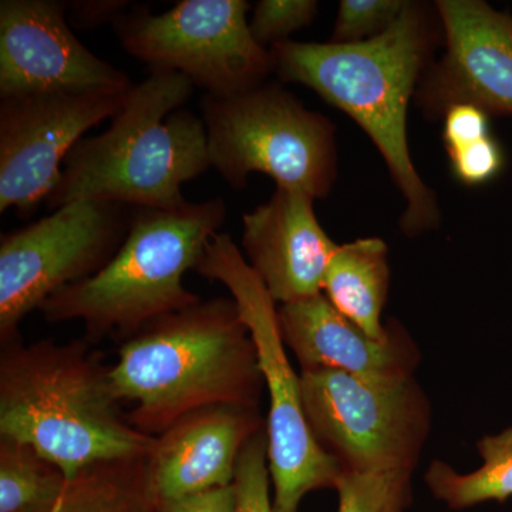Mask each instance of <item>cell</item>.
Returning <instances> with one entry per match:
<instances>
[{
	"label": "cell",
	"mask_w": 512,
	"mask_h": 512,
	"mask_svg": "<svg viewBox=\"0 0 512 512\" xmlns=\"http://www.w3.org/2000/svg\"><path fill=\"white\" fill-rule=\"evenodd\" d=\"M316 0H261L252 8L249 29L265 49L288 42L289 36L308 28L318 16Z\"/></svg>",
	"instance_id": "obj_23"
},
{
	"label": "cell",
	"mask_w": 512,
	"mask_h": 512,
	"mask_svg": "<svg viewBox=\"0 0 512 512\" xmlns=\"http://www.w3.org/2000/svg\"><path fill=\"white\" fill-rule=\"evenodd\" d=\"M259 409L204 407L181 417L156 439L148 456L158 500H173L234 483L245 444L265 429Z\"/></svg>",
	"instance_id": "obj_16"
},
{
	"label": "cell",
	"mask_w": 512,
	"mask_h": 512,
	"mask_svg": "<svg viewBox=\"0 0 512 512\" xmlns=\"http://www.w3.org/2000/svg\"><path fill=\"white\" fill-rule=\"evenodd\" d=\"M247 0H183L160 15L136 8L113 28L128 55L150 69L173 70L212 96H231L266 83L271 52L249 29Z\"/></svg>",
	"instance_id": "obj_10"
},
{
	"label": "cell",
	"mask_w": 512,
	"mask_h": 512,
	"mask_svg": "<svg viewBox=\"0 0 512 512\" xmlns=\"http://www.w3.org/2000/svg\"><path fill=\"white\" fill-rule=\"evenodd\" d=\"M201 119L211 167L232 190H244L249 174L276 187L323 200L338 180L336 127L279 83H264L231 96L205 93Z\"/></svg>",
	"instance_id": "obj_7"
},
{
	"label": "cell",
	"mask_w": 512,
	"mask_h": 512,
	"mask_svg": "<svg viewBox=\"0 0 512 512\" xmlns=\"http://www.w3.org/2000/svg\"><path fill=\"white\" fill-rule=\"evenodd\" d=\"M412 473L342 474L338 512H406L413 504Z\"/></svg>",
	"instance_id": "obj_21"
},
{
	"label": "cell",
	"mask_w": 512,
	"mask_h": 512,
	"mask_svg": "<svg viewBox=\"0 0 512 512\" xmlns=\"http://www.w3.org/2000/svg\"><path fill=\"white\" fill-rule=\"evenodd\" d=\"M227 220L222 198L170 210L134 208L126 241L96 275L57 291L39 311L47 322L80 320L92 343L127 340L201 298L184 286Z\"/></svg>",
	"instance_id": "obj_5"
},
{
	"label": "cell",
	"mask_w": 512,
	"mask_h": 512,
	"mask_svg": "<svg viewBox=\"0 0 512 512\" xmlns=\"http://www.w3.org/2000/svg\"><path fill=\"white\" fill-rule=\"evenodd\" d=\"M92 345L18 340L0 350V437L35 448L67 480L99 461L150 456L157 439L131 424Z\"/></svg>",
	"instance_id": "obj_3"
},
{
	"label": "cell",
	"mask_w": 512,
	"mask_h": 512,
	"mask_svg": "<svg viewBox=\"0 0 512 512\" xmlns=\"http://www.w3.org/2000/svg\"><path fill=\"white\" fill-rule=\"evenodd\" d=\"M407 0H342L329 42L357 45L384 35L402 16Z\"/></svg>",
	"instance_id": "obj_22"
},
{
	"label": "cell",
	"mask_w": 512,
	"mask_h": 512,
	"mask_svg": "<svg viewBox=\"0 0 512 512\" xmlns=\"http://www.w3.org/2000/svg\"><path fill=\"white\" fill-rule=\"evenodd\" d=\"M481 466L458 473L446 461L434 460L424 474L431 495L453 511L512 498V427L481 437L476 444Z\"/></svg>",
	"instance_id": "obj_19"
},
{
	"label": "cell",
	"mask_w": 512,
	"mask_h": 512,
	"mask_svg": "<svg viewBox=\"0 0 512 512\" xmlns=\"http://www.w3.org/2000/svg\"><path fill=\"white\" fill-rule=\"evenodd\" d=\"M311 195L276 187L242 217V255L276 305L320 295L338 244L326 234Z\"/></svg>",
	"instance_id": "obj_14"
},
{
	"label": "cell",
	"mask_w": 512,
	"mask_h": 512,
	"mask_svg": "<svg viewBox=\"0 0 512 512\" xmlns=\"http://www.w3.org/2000/svg\"><path fill=\"white\" fill-rule=\"evenodd\" d=\"M158 512H238L237 491L232 483L173 500H158Z\"/></svg>",
	"instance_id": "obj_27"
},
{
	"label": "cell",
	"mask_w": 512,
	"mask_h": 512,
	"mask_svg": "<svg viewBox=\"0 0 512 512\" xmlns=\"http://www.w3.org/2000/svg\"><path fill=\"white\" fill-rule=\"evenodd\" d=\"M234 485L237 491L238 512H274L266 427L259 430L241 451Z\"/></svg>",
	"instance_id": "obj_24"
},
{
	"label": "cell",
	"mask_w": 512,
	"mask_h": 512,
	"mask_svg": "<svg viewBox=\"0 0 512 512\" xmlns=\"http://www.w3.org/2000/svg\"><path fill=\"white\" fill-rule=\"evenodd\" d=\"M443 29L436 3L407 0L384 35L357 45L278 43L269 49L282 83H299L348 114L369 136L389 168L406 207L404 237L436 231L441 211L436 192L417 173L407 138V113L421 77L436 59Z\"/></svg>",
	"instance_id": "obj_1"
},
{
	"label": "cell",
	"mask_w": 512,
	"mask_h": 512,
	"mask_svg": "<svg viewBox=\"0 0 512 512\" xmlns=\"http://www.w3.org/2000/svg\"><path fill=\"white\" fill-rule=\"evenodd\" d=\"M127 92H47L0 96V212L29 218L55 190L64 161Z\"/></svg>",
	"instance_id": "obj_11"
},
{
	"label": "cell",
	"mask_w": 512,
	"mask_h": 512,
	"mask_svg": "<svg viewBox=\"0 0 512 512\" xmlns=\"http://www.w3.org/2000/svg\"><path fill=\"white\" fill-rule=\"evenodd\" d=\"M278 323L286 348L309 370H338L369 379L414 377L421 353L400 320H386V335L376 339L328 301L323 293L278 306Z\"/></svg>",
	"instance_id": "obj_15"
},
{
	"label": "cell",
	"mask_w": 512,
	"mask_h": 512,
	"mask_svg": "<svg viewBox=\"0 0 512 512\" xmlns=\"http://www.w3.org/2000/svg\"><path fill=\"white\" fill-rule=\"evenodd\" d=\"M299 375L313 436L343 474L414 473L433 421L416 377L369 379L338 370Z\"/></svg>",
	"instance_id": "obj_8"
},
{
	"label": "cell",
	"mask_w": 512,
	"mask_h": 512,
	"mask_svg": "<svg viewBox=\"0 0 512 512\" xmlns=\"http://www.w3.org/2000/svg\"><path fill=\"white\" fill-rule=\"evenodd\" d=\"M436 9L446 49L414 96L424 119L441 120L460 104L512 116V16L483 0H439Z\"/></svg>",
	"instance_id": "obj_12"
},
{
	"label": "cell",
	"mask_w": 512,
	"mask_h": 512,
	"mask_svg": "<svg viewBox=\"0 0 512 512\" xmlns=\"http://www.w3.org/2000/svg\"><path fill=\"white\" fill-rule=\"evenodd\" d=\"M53 512H158L148 456L99 461L83 468L67 481Z\"/></svg>",
	"instance_id": "obj_18"
},
{
	"label": "cell",
	"mask_w": 512,
	"mask_h": 512,
	"mask_svg": "<svg viewBox=\"0 0 512 512\" xmlns=\"http://www.w3.org/2000/svg\"><path fill=\"white\" fill-rule=\"evenodd\" d=\"M389 247L380 238L338 245L330 258L323 295L372 338L386 335L383 312L390 291Z\"/></svg>",
	"instance_id": "obj_17"
},
{
	"label": "cell",
	"mask_w": 512,
	"mask_h": 512,
	"mask_svg": "<svg viewBox=\"0 0 512 512\" xmlns=\"http://www.w3.org/2000/svg\"><path fill=\"white\" fill-rule=\"evenodd\" d=\"M194 87L183 74L151 69L110 127L70 151L47 208L80 200L158 210L184 205L181 187L211 167L204 121L181 109Z\"/></svg>",
	"instance_id": "obj_4"
},
{
	"label": "cell",
	"mask_w": 512,
	"mask_h": 512,
	"mask_svg": "<svg viewBox=\"0 0 512 512\" xmlns=\"http://www.w3.org/2000/svg\"><path fill=\"white\" fill-rule=\"evenodd\" d=\"M110 382L128 419L158 437L181 417L218 404L259 409L264 377L232 298H214L154 320L124 340Z\"/></svg>",
	"instance_id": "obj_2"
},
{
	"label": "cell",
	"mask_w": 512,
	"mask_h": 512,
	"mask_svg": "<svg viewBox=\"0 0 512 512\" xmlns=\"http://www.w3.org/2000/svg\"><path fill=\"white\" fill-rule=\"evenodd\" d=\"M194 271L228 289L251 333L268 387L265 420L274 512H299L306 495L335 490L343 473L319 446L306 419L301 375L293 370L279 330L278 305L228 234L218 232L211 239Z\"/></svg>",
	"instance_id": "obj_6"
},
{
	"label": "cell",
	"mask_w": 512,
	"mask_h": 512,
	"mask_svg": "<svg viewBox=\"0 0 512 512\" xmlns=\"http://www.w3.org/2000/svg\"><path fill=\"white\" fill-rule=\"evenodd\" d=\"M447 157L451 174L466 187H480L490 183L500 175L505 165L503 147L493 134L448 150Z\"/></svg>",
	"instance_id": "obj_25"
},
{
	"label": "cell",
	"mask_w": 512,
	"mask_h": 512,
	"mask_svg": "<svg viewBox=\"0 0 512 512\" xmlns=\"http://www.w3.org/2000/svg\"><path fill=\"white\" fill-rule=\"evenodd\" d=\"M128 5L130 2L123 0H82L69 3L67 12L76 28L92 29L103 23L116 22L126 13Z\"/></svg>",
	"instance_id": "obj_28"
},
{
	"label": "cell",
	"mask_w": 512,
	"mask_h": 512,
	"mask_svg": "<svg viewBox=\"0 0 512 512\" xmlns=\"http://www.w3.org/2000/svg\"><path fill=\"white\" fill-rule=\"evenodd\" d=\"M69 3L0 2V96L47 92H127L130 77L79 42Z\"/></svg>",
	"instance_id": "obj_13"
},
{
	"label": "cell",
	"mask_w": 512,
	"mask_h": 512,
	"mask_svg": "<svg viewBox=\"0 0 512 512\" xmlns=\"http://www.w3.org/2000/svg\"><path fill=\"white\" fill-rule=\"evenodd\" d=\"M490 119L485 111L470 104L450 107L440 120L443 124L441 138L446 151L490 136Z\"/></svg>",
	"instance_id": "obj_26"
},
{
	"label": "cell",
	"mask_w": 512,
	"mask_h": 512,
	"mask_svg": "<svg viewBox=\"0 0 512 512\" xmlns=\"http://www.w3.org/2000/svg\"><path fill=\"white\" fill-rule=\"evenodd\" d=\"M134 208L80 200L0 237V348L20 340L30 312L100 272L126 241Z\"/></svg>",
	"instance_id": "obj_9"
},
{
	"label": "cell",
	"mask_w": 512,
	"mask_h": 512,
	"mask_svg": "<svg viewBox=\"0 0 512 512\" xmlns=\"http://www.w3.org/2000/svg\"><path fill=\"white\" fill-rule=\"evenodd\" d=\"M67 481L35 448L0 437V512H53Z\"/></svg>",
	"instance_id": "obj_20"
}]
</instances>
